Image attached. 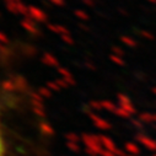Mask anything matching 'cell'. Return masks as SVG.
<instances>
[{"instance_id": "1", "label": "cell", "mask_w": 156, "mask_h": 156, "mask_svg": "<svg viewBox=\"0 0 156 156\" xmlns=\"http://www.w3.org/2000/svg\"><path fill=\"white\" fill-rule=\"evenodd\" d=\"M5 154H6V141H5V135L3 130L2 118H0V156H5Z\"/></svg>"}]
</instances>
